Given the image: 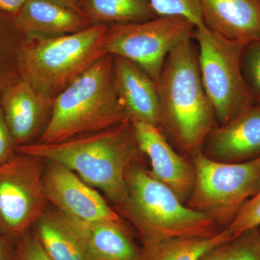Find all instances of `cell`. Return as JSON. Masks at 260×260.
Listing matches in <instances>:
<instances>
[{
    "label": "cell",
    "mask_w": 260,
    "mask_h": 260,
    "mask_svg": "<svg viewBox=\"0 0 260 260\" xmlns=\"http://www.w3.org/2000/svg\"><path fill=\"white\" fill-rule=\"evenodd\" d=\"M15 153L34 155L69 168L89 185L104 192L116 208L126 200L128 167L139 161L143 155L129 119L109 129L61 143L17 146Z\"/></svg>",
    "instance_id": "obj_1"
},
{
    "label": "cell",
    "mask_w": 260,
    "mask_h": 260,
    "mask_svg": "<svg viewBox=\"0 0 260 260\" xmlns=\"http://www.w3.org/2000/svg\"><path fill=\"white\" fill-rule=\"evenodd\" d=\"M192 38L168 54L157 88L161 110L160 129L166 128L179 146L200 152L215 127V112L205 93Z\"/></svg>",
    "instance_id": "obj_2"
},
{
    "label": "cell",
    "mask_w": 260,
    "mask_h": 260,
    "mask_svg": "<svg viewBox=\"0 0 260 260\" xmlns=\"http://www.w3.org/2000/svg\"><path fill=\"white\" fill-rule=\"evenodd\" d=\"M125 181V201L116 208L134 225L143 245L174 238L210 237L220 232L213 219L183 205L170 188L138 162L128 167Z\"/></svg>",
    "instance_id": "obj_3"
},
{
    "label": "cell",
    "mask_w": 260,
    "mask_h": 260,
    "mask_svg": "<svg viewBox=\"0 0 260 260\" xmlns=\"http://www.w3.org/2000/svg\"><path fill=\"white\" fill-rule=\"evenodd\" d=\"M126 119L114 87L113 56L107 54L54 98L47 127L36 143H61Z\"/></svg>",
    "instance_id": "obj_4"
},
{
    "label": "cell",
    "mask_w": 260,
    "mask_h": 260,
    "mask_svg": "<svg viewBox=\"0 0 260 260\" xmlns=\"http://www.w3.org/2000/svg\"><path fill=\"white\" fill-rule=\"evenodd\" d=\"M108 25L54 38L24 37L19 52L20 78L54 99L107 54Z\"/></svg>",
    "instance_id": "obj_5"
},
{
    "label": "cell",
    "mask_w": 260,
    "mask_h": 260,
    "mask_svg": "<svg viewBox=\"0 0 260 260\" xmlns=\"http://www.w3.org/2000/svg\"><path fill=\"white\" fill-rule=\"evenodd\" d=\"M195 182L187 206L229 225L260 189V155L242 162L218 161L195 154Z\"/></svg>",
    "instance_id": "obj_6"
},
{
    "label": "cell",
    "mask_w": 260,
    "mask_h": 260,
    "mask_svg": "<svg viewBox=\"0 0 260 260\" xmlns=\"http://www.w3.org/2000/svg\"><path fill=\"white\" fill-rule=\"evenodd\" d=\"M198 63L203 87L220 125L254 105L242 71L246 44L228 40L206 25L195 28Z\"/></svg>",
    "instance_id": "obj_7"
},
{
    "label": "cell",
    "mask_w": 260,
    "mask_h": 260,
    "mask_svg": "<svg viewBox=\"0 0 260 260\" xmlns=\"http://www.w3.org/2000/svg\"><path fill=\"white\" fill-rule=\"evenodd\" d=\"M195 26L179 16H160L142 23L108 27L105 51L140 66L157 83L168 54L192 38Z\"/></svg>",
    "instance_id": "obj_8"
},
{
    "label": "cell",
    "mask_w": 260,
    "mask_h": 260,
    "mask_svg": "<svg viewBox=\"0 0 260 260\" xmlns=\"http://www.w3.org/2000/svg\"><path fill=\"white\" fill-rule=\"evenodd\" d=\"M44 159L16 153L0 164V232L15 242L46 210Z\"/></svg>",
    "instance_id": "obj_9"
},
{
    "label": "cell",
    "mask_w": 260,
    "mask_h": 260,
    "mask_svg": "<svg viewBox=\"0 0 260 260\" xmlns=\"http://www.w3.org/2000/svg\"><path fill=\"white\" fill-rule=\"evenodd\" d=\"M43 185L47 202L67 218L80 222L122 220L95 188L59 162L46 160Z\"/></svg>",
    "instance_id": "obj_10"
},
{
    "label": "cell",
    "mask_w": 260,
    "mask_h": 260,
    "mask_svg": "<svg viewBox=\"0 0 260 260\" xmlns=\"http://www.w3.org/2000/svg\"><path fill=\"white\" fill-rule=\"evenodd\" d=\"M54 99L42 95L22 79L2 93L0 107L15 147L39 140L50 119Z\"/></svg>",
    "instance_id": "obj_11"
},
{
    "label": "cell",
    "mask_w": 260,
    "mask_h": 260,
    "mask_svg": "<svg viewBox=\"0 0 260 260\" xmlns=\"http://www.w3.org/2000/svg\"><path fill=\"white\" fill-rule=\"evenodd\" d=\"M133 123L140 150L151 164L152 177L170 188L181 202L189 198L194 186V167L172 148L158 126Z\"/></svg>",
    "instance_id": "obj_12"
},
{
    "label": "cell",
    "mask_w": 260,
    "mask_h": 260,
    "mask_svg": "<svg viewBox=\"0 0 260 260\" xmlns=\"http://www.w3.org/2000/svg\"><path fill=\"white\" fill-rule=\"evenodd\" d=\"M113 79L126 117L133 121L161 124V110L157 84L138 64L113 56Z\"/></svg>",
    "instance_id": "obj_13"
},
{
    "label": "cell",
    "mask_w": 260,
    "mask_h": 260,
    "mask_svg": "<svg viewBox=\"0 0 260 260\" xmlns=\"http://www.w3.org/2000/svg\"><path fill=\"white\" fill-rule=\"evenodd\" d=\"M208 157L218 161L242 162L260 155V104L227 124L214 127L207 138Z\"/></svg>",
    "instance_id": "obj_14"
},
{
    "label": "cell",
    "mask_w": 260,
    "mask_h": 260,
    "mask_svg": "<svg viewBox=\"0 0 260 260\" xmlns=\"http://www.w3.org/2000/svg\"><path fill=\"white\" fill-rule=\"evenodd\" d=\"M205 25L220 37L247 44L260 40V0H200Z\"/></svg>",
    "instance_id": "obj_15"
},
{
    "label": "cell",
    "mask_w": 260,
    "mask_h": 260,
    "mask_svg": "<svg viewBox=\"0 0 260 260\" xmlns=\"http://www.w3.org/2000/svg\"><path fill=\"white\" fill-rule=\"evenodd\" d=\"M25 38H54L91 26L85 15L49 0H28L13 17Z\"/></svg>",
    "instance_id": "obj_16"
},
{
    "label": "cell",
    "mask_w": 260,
    "mask_h": 260,
    "mask_svg": "<svg viewBox=\"0 0 260 260\" xmlns=\"http://www.w3.org/2000/svg\"><path fill=\"white\" fill-rule=\"evenodd\" d=\"M68 220L81 239L90 260H142L143 250L136 245L122 220Z\"/></svg>",
    "instance_id": "obj_17"
},
{
    "label": "cell",
    "mask_w": 260,
    "mask_h": 260,
    "mask_svg": "<svg viewBox=\"0 0 260 260\" xmlns=\"http://www.w3.org/2000/svg\"><path fill=\"white\" fill-rule=\"evenodd\" d=\"M34 232L51 259L90 260L70 220L57 210H45Z\"/></svg>",
    "instance_id": "obj_18"
},
{
    "label": "cell",
    "mask_w": 260,
    "mask_h": 260,
    "mask_svg": "<svg viewBox=\"0 0 260 260\" xmlns=\"http://www.w3.org/2000/svg\"><path fill=\"white\" fill-rule=\"evenodd\" d=\"M78 4L91 25L138 23L158 17L148 0H78Z\"/></svg>",
    "instance_id": "obj_19"
},
{
    "label": "cell",
    "mask_w": 260,
    "mask_h": 260,
    "mask_svg": "<svg viewBox=\"0 0 260 260\" xmlns=\"http://www.w3.org/2000/svg\"><path fill=\"white\" fill-rule=\"evenodd\" d=\"M226 229L205 237H181L144 245L142 260H200L232 241Z\"/></svg>",
    "instance_id": "obj_20"
},
{
    "label": "cell",
    "mask_w": 260,
    "mask_h": 260,
    "mask_svg": "<svg viewBox=\"0 0 260 260\" xmlns=\"http://www.w3.org/2000/svg\"><path fill=\"white\" fill-rule=\"evenodd\" d=\"M24 37L14 19L0 12V95L20 78L19 52Z\"/></svg>",
    "instance_id": "obj_21"
},
{
    "label": "cell",
    "mask_w": 260,
    "mask_h": 260,
    "mask_svg": "<svg viewBox=\"0 0 260 260\" xmlns=\"http://www.w3.org/2000/svg\"><path fill=\"white\" fill-rule=\"evenodd\" d=\"M157 16H179L189 20L195 28L205 25L200 0H148Z\"/></svg>",
    "instance_id": "obj_22"
},
{
    "label": "cell",
    "mask_w": 260,
    "mask_h": 260,
    "mask_svg": "<svg viewBox=\"0 0 260 260\" xmlns=\"http://www.w3.org/2000/svg\"><path fill=\"white\" fill-rule=\"evenodd\" d=\"M242 71L246 88L254 104H260V40L246 44Z\"/></svg>",
    "instance_id": "obj_23"
},
{
    "label": "cell",
    "mask_w": 260,
    "mask_h": 260,
    "mask_svg": "<svg viewBox=\"0 0 260 260\" xmlns=\"http://www.w3.org/2000/svg\"><path fill=\"white\" fill-rule=\"evenodd\" d=\"M224 260H260V233L251 229L228 243Z\"/></svg>",
    "instance_id": "obj_24"
},
{
    "label": "cell",
    "mask_w": 260,
    "mask_h": 260,
    "mask_svg": "<svg viewBox=\"0 0 260 260\" xmlns=\"http://www.w3.org/2000/svg\"><path fill=\"white\" fill-rule=\"evenodd\" d=\"M260 226V189L251 198L226 228L232 239Z\"/></svg>",
    "instance_id": "obj_25"
},
{
    "label": "cell",
    "mask_w": 260,
    "mask_h": 260,
    "mask_svg": "<svg viewBox=\"0 0 260 260\" xmlns=\"http://www.w3.org/2000/svg\"><path fill=\"white\" fill-rule=\"evenodd\" d=\"M15 243L14 260H52L30 229L19 237Z\"/></svg>",
    "instance_id": "obj_26"
},
{
    "label": "cell",
    "mask_w": 260,
    "mask_h": 260,
    "mask_svg": "<svg viewBox=\"0 0 260 260\" xmlns=\"http://www.w3.org/2000/svg\"><path fill=\"white\" fill-rule=\"evenodd\" d=\"M15 153L14 140L0 107V164L9 160Z\"/></svg>",
    "instance_id": "obj_27"
},
{
    "label": "cell",
    "mask_w": 260,
    "mask_h": 260,
    "mask_svg": "<svg viewBox=\"0 0 260 260\" xmlns=\"http://www.w3.org/2000/svg\"><path fill=\"white\" fill-rule=\"evenodd\" d=\"M28 0H0V12L14 17Z\"/></svg>",
    "instance_id": "obj_28"
},
{
    "label": "cell",
    "mask_w": 260,
    "mask_h": 260,
    "mask_svg": "<svg viewBox=\"0 0 260 260\" xmlns=\"http://www.w3.org/2000/svg\"><path fill=\"white\" fill-rule=\"evenodd\" d=\"M13 242L0 232V260H14Z\"/></svg>",
    "instance_id": "obj_29"
},
{
    "label": "cell",
    "mask_w": 260,
    "mask_h": 260,
    "mask_svg": "<svg viewBox=\"0 0 260 260\" xmlns=\"http://www.w3.org/2000/svg\"><path fill=\"white\" fill-rule=\"evenodd\" d=\"M227 244H223V245L213 249V251H210L206 255L203 256L200 260H224Z\"/></svg>",
    "instance_id": "obj_30"
},
{
    "label": "cell",
    "mask_w": 260,
    "mask_h": 260,
    "mask_svg": "<svg viewBox=\"0 0 260 260\" xmlns=\"http://www.w3.org/2000/svg\"><path fill=\"white\" fill-rule=\"evenodd\" d=\"M49 1L62 5V6L75 10V11L78 12V13H82L83 15L81 10H80L79 6H78V2L75 1V0H49Z\"/></svg>",
    "instance_id": "obj_31"
},
{
    "label": "cell",
    "mask_w": 260,
    "mask_h": 260,
    "mask_svg": "<svg viewBox=\"0 0 260 260\" xmlns=\"http://www.w3.org/2000/svg\"><path fill=\"white\" fill-rule=\"evenodd\" d=\"M257 229H258V230H259V232L260 233V226L259 228H257Z\"/></svg>",
    "instance_id": "obj_32"
},
{
    "label": "cell",
    "mask_w": 260,
    "mask_h": 260,
    "mask_svg": "<svg viewBox=\"0 0 260 260\" xmlns=\"http://www.w3.org/2000/svg\"><path fill=\"white\" fill-rule=\"evenodd\" d=\"M75 1H77V2H78V0H75Z\"/></svg>",
    "instance_id": "obj_33"
}]
</instances>
